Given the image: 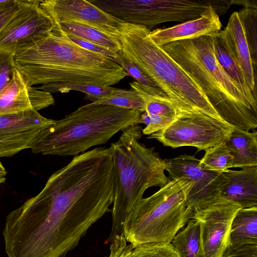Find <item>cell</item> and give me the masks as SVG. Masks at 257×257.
I'll return each mask as SVG.
<instances>
[{
	"instance_id": "cell-1",
	"label": "cell",
	"mask_w": 257,
	"mask_h": 257,
	"mask_svg": "<svg viewBox=\"0 0 257 257\" xmlns=\"http://www.w3.org/2000/svg\"><path fill=\"white\" fill-rule=\"evenodd\" d=\"M109 210L95 178L66 166L43 189L7 216L3 231L8 257H65Z\"/></svg>"
},
{
	"instance_id": "cell-2",
	"label": "cell",
	"mask_w": 257,
	"mask_h": 257,
	"mask_svg": "<svg viewBox=\"0 0 257 257\" xmlns=\"http://www.w3.org/2000/svg\"><path fill=\"white\" fill-rule=\"evenodd\" d=\"M13 59L32 86L56 82L110 86L128 76L113 59L88 51L56 30L16 50Z\"/></svg>"
},
{
	"instance_id": "cell-3",
	"label": "cell",
	"mask_w": 257,
	"mask_h": 257,
	"mask_svg": "<svg viewBox=\"0 0 257 257\" xmlns=\"http://www.w3.org/2000/svg\"><path fill=\"white\" fill-rule=\"evenodd\" d=\"M198 84L221 118L246 131L257 127L256 95L242 88L216 59L211 35L161 46Z\"/></svg>"
},
{
	"instance_id": "cell-4",
	"label": "cell",
	"mask_w": 257,
	"mask_h": 257,
	"mask_svg": "<svg viewBox=\"0 0 257 257\" xmlns=\"http://www.w3.org/2000/svg\"><path fill=\"white\" fill-rule=\"evenodd\" d=\"M142 130L139 124L132 125L110 146L113 153L114 186L111 230L107 243L123 234L126 217L143 198L146 190L161 187L170 180L165 174L164 159L154 148H147L140 143Z\"/></svg>"
},
{
	"instance_id": "cell-5",
	"label": "cell",
	"mask_w": 257,
	"mask_h": 257,
	"mask_svg": "<svg viewBox=\"0 0 257 257\" xmlns=\"http://www.w3.org/2000/svg\"><path fill=\"white\" fill-rule=\"evenodd\" d=\"M141 112L114 106L89 103L42 131L30 149L34 154L76 156L106 144L120 131L140 124Z\"/></svg>"
},
{
	"instance_id": "cell-6",
	"label": "cell",
	"mask_w": 257,
	"mask_h": 257,
	"mask_svg": "<svg viewBox=\"0 0 257 257\" xmlns=\"http://www.w3.org/2000/svg\"><path fill=\"white\" fill-rule=\"evenodd\" d=\"M150 31L144 26L123 22L118 54L137 65L178 111L199 110L222 119L195 80L154 42Z\"/></svg>"
},
{
	"instance_id": "cell-7",
	"label": "cell",
	"mask_w": 257,
	"mask_h": 257,
	"mask_svg": "<svg viewBox=\"0 0 257 257\" xmlns=\"http://www.w3.org/2000/svg\"><path fill=\"white\" fill-rule=\"evenodd\" d=\"M193 185L186 178L170 180L156 192L142 199L124 223L126 241L134 248L146 243H170L193 215L186 204Z\"/></svg>"
},
{
	"instance_id": "cell-8",
	"label": "cell",
	"mask_w": 257,
	"mask_h": 257,
	"mask_svg": "<svg viewBox=\"0 0 257 257\" xmlns=\"http://www.w3.org/2000/svg\"><path fill=\"white\" fill-rule=\"evenodd\" d=\"M233 128L223 119L201 111H180L168 126L148 138L174 149L190 146L205 151L225 142Z\"/></svg>"
},
{
	"instance_id": "cell-9",
	"label": "cell",
	"mask_w": 257,
	"mask_h": 257,
	"mask_svg": "<svg viewBox=\"0 0 257 257\" xmlns=\"http://www.w3.org/2000/svg\"><path fill=\"white\" fill-rule=\"evenodd\" d=\"M229 0H131L125 9L128 22L150 30L168 22H186L199 18L210 7L219 16L231 6Z\"/></svg>"
},
{
	"instance_id": "cell-10",
	"label": "cell",
	"mask_w": 257,
	"mask_h": 257,
	"mask_svg": "<svg viewBox=\"0 0 257 257\" xmlns=\"http://www.w3.org/2000/svg\"><path fill=\"white\" fill-rule=\"evenodd\" d=\"M164 162L169 179L186 178L193 183L186 202L193 211L209 206L220 199L221 189L227 181L223 173L204 170L199 167V159L186 154L164 159Z\"/></svg>"
},
{
	"instance_id": "cell-11",
	"label": "cell",
	"mask_w": 257,
	"mask_h": 257,
	"mask_svg": "<svg viewBox=\"0 0 257 257\" xmlns=\"http://www.w3.org/2000/svg\"><path fill=\"white\" fill-rule=\"evenodd\" d=\"M52 19L39 0H19L18 11L0 31V49L15 52L52 31Z\"/></svg>"
},
{
	"instance_id": "cell-12",
	"label": "cell",
	"mask_w": 257,
	"mask_h": 257,
	"mask_svg": "<svg viewBox=\"0 0 257 257\" xmlns=\"http://www.w3.org/2000/svg\"><path fill=\"white\" fill-rule=\"evenodd\" d=\"M39 6L54 23L68 22L86 25L120 41V27L123 22L89 1L39 0Z\"/></svg>"
},
{
	"instance_id": "cell-13",
	"label": "cell",
	"mask_w": 257,
	"mask_h": 257,
	"mask_svg": "<svg viewBox=\"0 0 257 257\" xmlns=\"http://www.w3.org/2000/svg\"><path fill=\"white\" fill-rule=\"evenodd\" d=\"M239 206L219 199L215 203L193 211L191 219L200 224V246L197 257H222L229 243L232 220Z\"/></svg>"
},
{
	"instance_id": "cell-14",
	"label": "cell",
	"mask_w": 257,
	"mask_h": 257,
	"mask_svg": "<svg viewBox=\"0 0 257 257\" xmlns=\"http://www.w3.org/2000/svg\"><path fill=\"white\" fill-rule=\"evenodd\" d=\"M55 120L35 110L0 115V157H12L30 149L39 134Z\"/></svg>"
},
{
	"instance_id": "cell-15",
	"label": "cell",
	"mask_w": 257,
	"mask_h": 257,
	"mask_svg": "<svg viewBox=\"0 0 257 257\" xmlns=\"http://www.w3.org/2000/svg\"><path fill=\"white\" fill-rule=\"evenodd\" d=\"M54 104L51 93L29 85L16 67L11 81L0 92V115L27 110L38 111Z\"/></svg>"
},
{
	"instance_id": "cell-16",
	"label": "cell",
	"mask_w": 257,
	"mask_h": 257,
	"mask_svg": "<svg viewBox=\"0 0 257 257\" xmlns=\"http://www.w3.org/2000/svg\"><path fill=\"white\" fill-rule=\"evenodd\" d=\"M222 24L217 10L208 8L198 18L174 26L156 29L150 32V36L158 46L186 39L211 35L221 31Z\"/></svg>"
},
{
	"instance_id": "cell-17",
	"label": "cell",
	"mask_w": 257,
	"mask_h": 257,
	"mask_svg": "<svg viewBox=\"0 0 257 257\" xmlns=\"http://www.w3.org/2000/svg\"><path fill=\"white\" fill-rule=\"evenodd\" d=\"M227 181L220 199L241 208L257 207V166L223 172Z\"/></svg>"
},
{
	"instance_id": "cell-18",
	"label": "cell",
	"mask_w": 257,
	"mask_h": 257,
	"mask_svg": "<svg viewBox=\"0 0 257 257\" xmlns=\"http://www.w3.org/2000/svg\"><path fill=\"white\" fill-rule=\"evenodd\" d=\"M223 32L243 73L248 87L256 94L255 69L242 23L237 12L230 16Z\"/></svg>"
},
{
	"instance_id": "cell-19",
	"label": "cell",
	"mask_w": 257,
	"mask_h": 257,
	"mask_svg": "<svg viewBox=\"0 0 257 257\" xmlns=\"http://www.w3.org/2000/svg\"><path fill=\"white\" fill-rule=\"evenodd\" d=\"M225 143L233 157V168L257 166V132L234 127Z\"/></svg>"
},
{
	"instance_id": "cell-20",
	"label": "cell",
	"mask_w": 257,
	"mask_h": 257,
	"mask_svg": "<svg viewBox=\"0 0 257 257\" xmlns=\"http://www.w3.org/2000/svg\"><path fill=\"white\" fill-rule=\"evenodd\" d=\"M248 243L257 244V207L239 209L230 226L228 244Z\"/></svg>"
},
{
	"instance_id": "cell-21",
	"label": "cell",
	"mask_w": 257,
	"mask_h": 257,
	"mask_svg": "<svg viewBox=\"0 0 257 257\" xmlns=\"http://www.w3.org/2000/svg\"><path fill=\"white\" fill-rule=\"evenodd\" d=\"M130 86L143 99L147 113L173 119L176 117L178 111L174 102L160 88L148 87L136 81L130 83Z\"/></svg>"
},
{
	"instance_id": "cell-22",
	"label": "cell",
	"mask_w": 257,
	"mask_h": 257,
	"mask_svg": "<svg viewBox=\"0 0 257 257\" xmlns=\"http://www.w3.org/2000/svg\"><path fill=\"white\" fill-rule=\"evenodd\" d=\"M211 36L213 41L214 53L218 63L225 72L242 88L247 91L252 92L247 85L243 73L223 30L212 34Z\"/></svg>"
},
{
	"instance_id": "cell-23",
	"label": "cell",
	"mask_w": 257,
	"mask_h": 257,
	"mask_svg": "<svg viewBox=\"0 0 257 257\" xmlns=\"http://www.w3.org/2000/svg\"><path fill=\"white\" fill-rule=\"evenodd\" d=\"M54 24V30L101 46L117 53L121 50L120 41L89 26L68 22Z\"/></svg>"
},
{
	"instance_id": "cell-24",
	"label": "cell",
	"mask_w": 257,
	"mask_h": 257,
	"mask_svg": "<svg viewBox=\"0 0 257 257\" xmlns=\"http://www.w3.org/2000/svg\"><path fill=\"white\" fill-rule=\"evenodd\" d=\"M186 226L177 232L172 243L178 257H197L200 246V224L191 219Z\"/></svg>"
},
{
	"instance_id": "cell-25",
	"label": "cell",
	"mask_w": 257,
	"mask_h": 257,
	"mask_svg": "<svg viewBox=\"0 0 257 257\" xmlns=\"http://www.w3.org/2000/svg\"><path fill=\"white\" fill-rule=\"evenodd\" d=\"M89 104H105L125 109L145 112V103L142 97L133 89L114 88L109 95L93 99Z\"/></svg>"
},
{
	"instance_id": "cell-26",
	"label": "cell",
	"mask_w": 257,
	"mask_h": 257,
	"mask_svg": "<svg viewBox=\"0 0 257 257\" xmlns=\"http://www.w3.org/2000/svg\"><path fill=\"white\" fill-rule=\"evenodd\" d=\"M198 165L204 170L221 173L233 168V157L224 142L206 150Z\"/></svg>"
},
{
	"instance_id": "cell-27",
	"label": "cell",
	"mask_w": 257,
	"mask_h": 257,
	"mask_svg": "<svg viewBox=\"0 0 257 257\" xmlns=\"http://www.w3.org/2000/svg\"><path fill=\"white\" fill-rule=\"evenodd\" d=\"M38 89L49 93H68L70 91H77L85 94L84 99L92 100L93 99L109 95L114 87L110 86H101L73 82H56L41 85Z\"/></svg>"
},
{
	"instance_id": "cell-28",
	"label": "cell",
	"mask_w": 257,
	"mask_h": 257,
	"mask_svg": "<svg viewBox=\"0 0 257 257\" xmlns=\"http://www.w3.org/2000/svg\"><path fill=\"white\" fill-rule=\"evenodd\" d=\"M242 23L254 66L257 63V8L243 7L237 12Z\"/></svg>"
},
{
	"instance_id": "cell-29",
	"label": "cell",
	"mask_w": 257,
	"mask_h": 257,
	"mask_svg": "<svg viewBox=\"0 0 257 257\" xmlns=\"http://www.w3.org/2000/svg\"><path fill=\"white\" fill-rule=\"evenodd\" d=\"M132 257H178L172 243H150L135 247Z\"/></svg>"
},
{
	"instance_id": "cell-30",
	"label": "cell",
	"mask_w": 257,
	"mask_h": 257,
	"mask_svg": "<svg viewBox=\"0 0 257 257\" xmlns=\"http://www.w3.org/2000/svg\"><path fill=\"white\" fill-rule=\"evenodd\" d=\"M174 119L144 112L141 113L140 118V123H144L146 125L143 129L142 134L149 136L159 132L168 126Z\"/></svg>"
},
{
	"instance_id": "cell-31",
	"label": "cell",
	"mask_w": 257,
	"mask_h": 257,
	"mask_svg": "<svg viewBox=\"0 0 257 257\" xmlns=\"http://www.w3.org/2000/svg\"><path fill=\"white\" fill-rule=\"evenodd\" d=\"M14 52L0 49V92L11 81L13 70L15 67L14 62Z\"/></svg>"
},
{
	"instance_id": "cell-32",
	"label": "cell",
	"mask_w": 257,
	"mask_h": 257,
	"mask_svg": "<svg viewBox=\"0 0 257 257\" xmlns=\"http://www.w3.org/2000/svg\"><path fill=\"white\" fill-rule=\"evenodd\" d=\"M118 55H119L118 64L124 69L128 76L134 78L137 82L141 85L152 88H159L134 62Z\"/></svg>"
},
{
	"instance_id": "cell-33",
	"label": "cell",
	"mask_w": 257,
	"mask_h": 257,
	"mask_svg": "<svg viewBox=\"0 0 257 257\" xmlns=\"http://www.w3.org/2000/svg\"><path fill=\"white\" fill-rule=\"evenodd\" d=\"M64 34L65 35V34ZM65 35L72 42H74L79 46L88 51L109 57L113 59L118 64L119 55L117 53L101 46L89 42L81 39L72 36Z\"/></svg>"
},
{
	"instance_id": "cell-34",
	"label": "cell",
	"mask_w": 257,
	"mask_h": 257,
	"mask_svg": "<svg viewBox=\"0 0 257 257\" xmlns=\"http://www.w3.org/2000/svg\"><path fill=\"white\" fill-rule=\"evenodd\" d=\"M222 257H257V244L233 246L228 244Z\"/></svg>"
},
{
	"instance_id": "cell-35",
	"label": "cell",
	"mask_w": 257,
	"mask_h": 257,
	"mask_svg": "<svg viewBox=\"0 0 257 257\" xmlns=\"http://www.w3.org/2000/svg\"><path fill=\"white\" fill-rule=\"evenodd\" d=\"M127 242L123 234L116 235L110 242L109 257H132L134 247Z\"/></svg>"
},
{
	"instance_id": "cell-36",
	"label": "cell",
	"mask_w": 257,
	"mask_h": 257,
	"mask_svg": "<svg viewBox=\"0 0 257 257\" xmlns=\"http://www.w3.org/2000/svg\"><path fill=\"white\" fill-rule=\"evenodd\" d=\"M19 0L0 1V31L18 11Z\"/></svg>"
},
{
	"instance_id": "cell-37",
	"label": "cell",
	"mask_w": 257,
	"mask_h": 257,
	"mask_svg": "<svg viewBox=\"0 0 257 257\" xmlns=\"http://www.w3.org/2000/svg\"><path fill=\"white\" fill-rule=\"evenodd\" d=\"M236 4L242 5L243 7H248L257 8L256 2L254 1H235L231 0V5Z\"/></svg>"
},
{
	"instance_id": "cell-38",
	"label": "cell",
	"mask_w": 257,
	"mask_h": 257,
	"mask_svg": "<svg viewBox=\"0 0 257 257\" xmlns=\"http://www.w3.org/2000/svg\"><path fill=\"white\" fill-rule=\"evenodd\" d=\"M7 174L6 169L0 161V184L5 182Z\"/></svg>"
}]
</instances>
